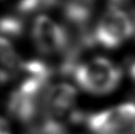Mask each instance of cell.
<instances>
[{
    "instance_id": "cell-8",
    "label": "cell",
    "mask_w": 135,
    "mask_h": 134,
    "mask_svg": "<svg viewBox=\"0 0 135 134\" xmlns=\"http://www.w3.org/2000/svg\"><path fill=\"white\" fill-rule=\"evenodd\" d=\"M0 134H10L7 122L2 117H0Z\"/></svg>"
},
{
    "instance_id": "cell-1",
    "label": "cell",
    "mask_w": 135,
    "mask_h": 134,
    "mask_svg": "<svg viewBox=\"0 0 135 134\" xmlns=\"http://www.w3.org/2000/svg\"><path fill=\"white\" fill-rule=\"evenodd\" d=\"M72 73L83 90L94 95L110 93L118 86L121 78L119 68L105 57L78 63Z\"/></svg>"
},
{
    "instance_id": "cell-6",
    "label": "cell",
    "mask_w": 135,
    "mask_h": 134,
    "mask_svg": "<svg viewBox=\"0 0 135 134\" xmlns=\"http://www.w3.org/2000/svg\"><path fill=\"white\" fill-rule=\"evenodd\" d=\"M21 14H28L41 7H47L49 0H3Z\"/></svg>"
},
{
    "instance_id": "cell-3",
    "label": "cell",
    "mask_w": 135,
    "mask_h": 134,
    "mask_svg": "<svg viewBox=\"0 0 135 134\" xmlns=\"http://www.w3.org/2000/svg\"><path fill=\"white\" fill-rule=\"evenodd\" d=\"M134 104L128 103L87 116V124L95 134H134Z\"/></svg>"
},
{
    "instance_id": "cell-5",
    "label": "cell",
    "mask_w": 135,
    "mask_h": 134,
    "mask_svg": "<svg viewBox=\"0 0 135 134\" xmlns=\"http://www.w3.org/2000/svg\"><path fill=\"white\" fill-rule=\"evenodd\" d=\"M21 63L11 42L0 37V83L13 78L19 72Z\"/></svg>"
},
{
    "instance_id": "cell-2",
    "label": "cell",
    "mask_w": 135,
    "mask_h": 134,
    "mask_svg": "<svg viewBox=\"0 0 135 134\" xmlns=\"http://www.w3.org/2000/svg\"><path fill=\"white\" fill-rule=\"evenodd\" d=\"M133 17L110 8L101 18L93 32L94 41L107 49H114L133 35Z\"/></svg>"
},
{
    "instance_id": "cell-4",
    "label": "cell",
    "mask_w": 135,
    "mask_h": 134,
    "mask_svg": "<svg viewBox=\"0 0 135 134\" xmlns=\"http://www.w3.org/2000/svg\"><path fill=\"white\" fill-rule=\"evenodd\" d=\"M33 39L38 50L45 54L63 52L66 46V37L62 26L45 15L38 16L35 20Z\"/></svg>"
},
{
    "instance_id": "cell-7",
    "label": "cell",
    "mask_w": 135,
    "mask_h": 134,
    "mask_svg": "<svg viewBox=\"0 0 135 134\" xmlns=\"http://www.w3.org/2000/svg\"><path fill=\"white\" fill-rule=\"evenodd\" d=\"M23 32V23L14 16H5L0 18V34L10 37L19 36Z\"/></svg>"
}]
</instances>
